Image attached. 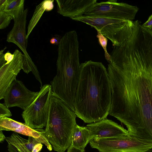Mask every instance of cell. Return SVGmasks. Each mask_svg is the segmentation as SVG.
I'll return each instance as SVG.
<instances>
[{"instance_id":"obj_5","label":"cell","mask_w":152,"mask_h":152,"mask_svg":"<svg viewBox=\"0 0 152 152\" xmlns=\"http://www.w3.org/2000/svg\"><path fill=\"white\" fill-rule=\"evenodd\" d=\"M72 19L98 30L115 47L121 46L130 38L135 26L134 22L132 20L112 18L83 15Z\"/></svg>"},{"instance_id":"obj_21","label":"cell","mask_w":152,"mask_h":152,"mask_svg":"<svg viewBox=\"0 0 152 152\" xmlns=\"http://www.w3.org/2000/svg\"><path fill=\"white\" fill-rule=\"evenodd\" d=\"M12 20V17L4 11H0V29L6 28Z\"/></svg>"},{"instance_id":"obj_13","label":"cell","mask_w":152,"mask_h":152,"mask_svg":"<svg viewBox=\"0 0 152 152\" xmlns=\"http://www.w3.org/2000/svg\"><path fill=\"white\" fill-rule=\"evenodd\" d=\"M86 127L90 132L92 139L111 138L129 135L127 130L107 118L88 124Z\"/></svg>"},{"instance_id":"obj_8","label":"cell","mask_w":152,"mask_h":152,"mask_svg":"<svg viewBox=\"0 0 152 152\" xmlns=\"http://www.w3.org/2000/svg\"><path fill=\"white\" fill-rule=\"evenodd\" d=\"M89 144L99 152H145L152 144L145 143L129 135L104 138H93Z\"/></svg>"},{"instance_id":"obj_14","label":"cell","mask_w":152,"mask_h":152,"mask_svg":"<svg viewBox=\"0 0 152 152\" xmlns=\"http://www.w3.org/2000/svg\"><path fill=\"white\" fill-rule=\"evenodd\" d=\"M97 0H56L57 12L72 19L83 15Z\"/></svg>"},{"instance_id":"obj_20","label":"cell","mask_w":152,"mask_h":152,"mask_svg":"<svg viewBox=\"0 0 152 152\" xmlns=\"http://www.w3.org/2000/svg\"><path fill=\"white\" fill-rule=\"evenodd\" d=\"M97 32L96 37L98 38L99 44L103 48L104 51V56L106 60L110 63L111 61V55L107 52V39L106 37L103 36L98 30H96Z\"/></svg>"},{"instance_id":"obj_27","label":"cell","mask_w":152,"mask_h":152,"mask_svg":"<svg viewBox=\"0 0 152 152\" xmlns=\"http://www.w3.org/2000/svg\"><path fill=\"white\" fill-rule=\"evenodd\" d=\"M6 137L3 134L2 131L0 130V142L1 143L3 142L5 140Z\"/></svg>"},{"instance_id":"obj_1","label":"cell","mask_w":152,"mask_h":152,"mask_svg":"<svg viewBox=\"0 0 152 152\" xmlns=\"http://www.w3.org/2000/svg\"><path fill=\"white\" fill-rule=\"evenodd\" d=\"M110 55L109 115L126 126L131 137L152 144V40L128 41Z\"/></svg>"},{"instance_id":"obj_19","label":"cell","mask_w":152,"mask_h":152,"mask_svg":"<svg viewBox=\"0 0 152 152\" xmlns=\"http://www.w3.org/2000/svg\"><path fill=\"white\" fill-rule=\"evenodd\" d=\"M25 145L31 152H39L42 149V144L31 137H28V139H24Z\"/></svg>"},{"instance_id":"obj_7","label":"cell","mask_w":152,"mask_h":152,"mask_svg":"<svg viewBox=\"0 0 152 152\" xmlns=\"http://www.w3.org/2000/svg\"><path fill=\"white\" fill-rule=\"evenodd\" d=\"M28 13V9H25L19 16L14 20L13 27L7 35V41L14 43L23 52V71L26 74L31 72L42 86V82L37 68L26 50L28 39L26 38V28Z\"/></svg>"},{"instance_id":"obj_6","label":"cell","mask_w":152,"mask_h":152,"mask_svg":"<svg viewBox=\"0 0 152 152\" xmlns=\"http://www.w3.org/2000/svg\"><path fill=\"white\" fill-rule=\"evenodd\" d=\"M40 89L34 100L22 114L25 123L33 129H42L46 127L48 121L52 95L51 86L45 84Z\"/></svg>"},{"instance_id":"obj_25","label":"cell","mask_w":152,"mask_h":152,"mask_svg":"<svg viewBox=\"0 0 152 152\" xmlns=\"http://www.w3.org/2000/svg\"><path fill=\"white\" fill-rule=\"evenodd\" d=\"M85 150H81L73 146L72 145L67 149V152H85Z\"/></svg>"},{"instance_id":"obj_28","label":"cell","mask_w":152,"mask_h":152,"mask_svg":"<svg viewBox=\"0 0 152 152\" xmlns=\"http://www.w3.org/2000/svg\"><path fill=\"white\" fill-rule=\"evenodd\" d=\"M50 42L51 44L55 45V41L53 37L50 39Z\"/></svg>"},{"instance_id":"obj_2","label":"cell","mask_w":152,"mask_h":152,"mask_svg":"<svg viewBox=\"0 0 152 152\" xmlns=\"http://www.w3.org/2000/svg\"><path fill=\"white\" fill-rule=\"evenodd\" d=\"M111 101L110 81L104 65L91 60L81 63L74 100L76 116L86 123L106 118Z\"/></svg>"},{"instance_id":"obj_9","label":"cell","mask_w":152,"mask_h":152,"mask_svg":"<svg viewBox=\"0 0 152 152\" xmlns=\"http://www.w3.org/2000/svg\"><path fill=\"white\" fill-rule=\"evenodd\" d=\"M138 10L137 6L117 2L116 0L96 2L84 14L88 16L103 17L132 20Z\"/></svg>"},{"instance_id":"obj_10","label":"cell","mask_w":152,"mask_h":152,"mask_svg":"<svg viewBox=\"0 0 152 152\" xmlns=\"http://www.w3.org/2000/svg\"><path fill=\"white\" fill-rule=\"evenodd\" d=\"M38 93L29 90L21 81L16 80L5 93L4 104L8 108L18 107L24 111L34 100Z\"/></svg>"},{"instance_id":"obj_24","label":"cell","mask_w":152,"mask_h":152,"mask_svg":"<svg viewBox=\"0 0 152 152\" xmlns=\"http://www.w3.org/2000/svg\"><path fill=\"white\" fill-rule=\"evenodd\" d=\"M4 58L6 62H10L14 58L13 54H12L9 51L4 54Z\"/></svg>"},{"instance_id":"obj_23","label":"cell","mask_w":152,"mask_h":152,"mask_svg":"<svg viewBox=\"0 0 152 152\" xmlns=\"http://www.w3.org/2000/svg\"><path fill=\"white\" fill-rule=\"evenodd\" d=\"M142 26L145 28L152 31V14L149 17L148 20Z\"/></svg>"},{"instance_id":"obj_26","label":"cell","mask_w":152,"mask_h":152,"mask_svg":"<svg viewBox=\"0 0 152 152\" xmlns=\"http://www.w3.org/2000/svg\"><path fill=\"white\" fill-rule=\"evenodd\" d=\"M8 0H0V11H4L8 4Z\"/></svg>"},{"instance_id":"obj_18","label":"cell","mask_w":152,"mask_h":152,"mask_svg":"<svg viewBox=\"0 0 152 152\" xmlns=\"http://www.w3.org/2000/svg\"><path fill=\"white\" fill-rule=\"evenodd\" d=\"M23 138L17 133H13L5 140L8 144L12 145L18 152H31L26 146Z\"/></svg>"},{"instance_id":"obj_15","label":"cell","mask_w":152,"mask_h":152,"mask_svg":"<svg viewBox=\"0 0 152 152\" xmlns=\"http://www.w3.org/2000/svg\"><path fill=\"white\" fill-rule=\"evenodd\" d=\"M92 139L90 131L86 126H75L72 138L71 145L81 150L84 149Z\"/></svg>"},{"instance_id":"obj_16","label":"cell","mask_w":152,"mask_h":152,"mask_svg":"<svg viewBox=\"0 0 152 152\" xmlns=\"http://www.w3.org/2000/svg\"><path fill=\"white\" fill-rule=\"evenodd\" d=\"M54 0H46L37 5L28 27L26 38L28 39L34 27L36 25L45 11H49L53 8Z\"/></svg>"},{"instance_id":"obj_3","label":"cell","mask_w":152,"mask_h":152,"mask_svg":"<svg viewBox=\"0 0 152 152\" xmlns=\"http://www.w3.org/2000/svg\"><path fill=\"white\" fill-rule=\"evenodd\" d=\"M79 43L75 31L66 33L58 45L56 74L50 82L52 95L73 111L74 100L80 72Z\"/></svg>"},{"instance_id":"obj_4","label":"cell","mask_w":152,"mask_h":152,"mask_svg":"<svg viewBox=\"0 0 152 152\" xmlns=\"http://www.w3.org/2000/svg\"><path fill=\"white\" fill-rule=\"evenodd\" d=\"M75 112L64 102L52 95L45 136L57 152H65L72 144L73 130L77 124Z\"/></svg>"},{"instance_id":"obj_17","label":"cell","mask_w":152,"mask_h":152,"mask_svg":"<svg viewBox=\"0 0 152 152\" xmlns=\"http://www.w3.org/2000/svg\"><path fill=\"white\" fill-rule=\"evenodd\" d=\"M24 0H8L7 6L4 11L14 20L24 11Z\"/></svg>"},{"instance_id":"obj_22","label":"cell","mask_w":152,"mask_h":152,"mask_svg":"<svg viewBox=\"0 0 152 152\" xmlns=\"http://www.w3.org/2000/svg\"><path fill=\"white\" fill-rule=\"evenodd\" d=\"M12 114L4 104H0V118L10 117Z\"/></svg>"},{"instance_id":"obj_11","label":"cell","mask_w":152,"mask_h":152,"mask_svg":"<svg viewBox=\"0 0 152 152\" xmlns=\"http://www.w3.org/2000/svg\"><path fill=\"white\" fill-rule=\"evenodd\" d=\"M14 58L9 62L0 64V99H3L7 89L23 69V55L18 49L15 50Z\"/></svg>"},{"instance_id":"obj_29","label":"cell","mask_w":152,"mask_h":152,"mask_svg":"<svg viewBox=\"0 0 152 152\" xmlns=\"http://www.w3.org/2000/svg\"></svg>"},{"instance_id":"obj_12","label":"cell","mask_w":152,"mask_h":152,"mask_svg":"<svg viewBox=\"0 0 152 152\" xmlns=\"http://www.w3.org/2000/svg\"><path fill=\"white\" fill-rule=\"evenodd\" d=\"M0 130L14 131L28 137H31L44 144L50 151L52 150V145L47 138L45 129H33L25 123L15 121L8 117L0 118Z\"/></svg>"}]
</instances>
